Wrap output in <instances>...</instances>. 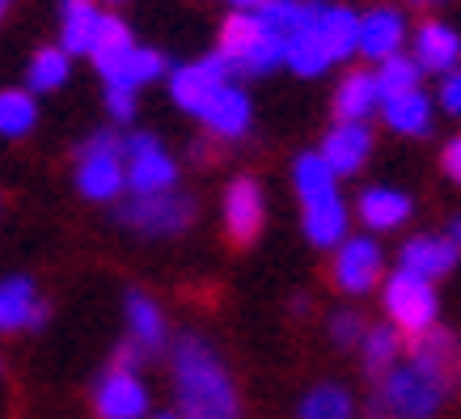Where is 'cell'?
Listing matches in <instances>:
<instances>
[{
    "instance_id": "16",
    "label": "cell",
    "mask_w": 461,
    "mask_h": 419,
    "mask_svg": "<svg viewBox=\"0 0 461 419\" xmlns=\"http://www.w3.org/2000/svg\"><path fill=\"white\" fill-rule=\"evenodd\" d=\"M313 34H318L321 51L330 56V64L356 56V42H360V14L348 5H318L313 17Z\"/></svg>"
},
{
    "instance_id": "9",
    "label": "cell",
    "mask_w": 461,
    "mask_h": 419,
    "mask_svg": "<svg viewBox=\"0 0 461 419\" xmlns=\"http://www.w3.org/2000/svg\"><path fill=\"white\" fill-rule=\"evenodd\" d=\"M330 276H335V284L348 296L373 293V288L381 284V276H385V254H381L377 238L360 233V238H343V241H339L335 259H330Z\"/></svg>"
},
{
    "instance_id": "29",
    "label": "cell",
    "mask_w": 461,
    "mask_h": 419,
    "mask_svg": "<svg viewBox=\"0 0 461 419\" xmlns=\"http://www.w3.org/2000/svg\"><path fill=\"white\" fill-rule=\"evenodd\" d=\"M169 72V64H166V56L157 51V47H136L131 56L119 64V68L106 77V85L111 89H131V94H140L144 85H153V81H161Z\"/></svg>"
},
{
    "instance_id": "14",
    "label": "cell",
    "mask_w": 461,
    "mask_h": 419,
    "mask_svg": "<svg viewBox=\"0 0 461 419\" xmlns=\"http://www.w3.org/2000/svg\"><path fill=\"white\" fill-rule=\"evenodd\" d=\"M199 123L208 127L216 140H241L246 132H250L254 123V106H250V94L241 89V85H224L221 94L203 106V114H199Z\"/></svg>"
},
{
    "instance_id": "39",
    "label": "cell",
    "mask_w": 461,
    "mask_h": 419,
    "mask_svg": "<svg viewBox=\"0 0 461 419\" xmlns=\"http://www.w3.org/2000/svg\"><path fill=\"white\" fill-rule=\"evenodd\" d=\"M224 5H229L233 14H254V9H258L263 0H224Z\"/></svg>"
},
{
    "instance_id": "6",
    "label": "cell",
    "mask_w": 461,
    "mask_h": 419,
    "mask_svg": "<svg viewBox=\"0 0 461 419\" xmlns=\"http://www.w3.org/2000/svg\"><path fill=\"white\" fill-rule=\"evenodd\" d=\"M123 169L131 196H166L178 191V161L161 149L153 132H131L123 136Z\"/></svg>"
},
{
    "instance_id": "10",
    "label": "cell",
    "mask_w": 461,
    "mask_h": 419,
    "mask_svg": "<svg viewBox=\"0 0 461 419\" xmlns=\"http://www.w3.org/2000/svg\"><path fill=\"white\" fill-rule=\"evenodd\" d=\"M94 411L98 419H144L149 415V386L131 369H106L94 386Z\"/></svg>"
},
{
    "instance_id": "26",
    "label": "cell",
    "mask_w": 461,
    "mask_h": 419,
    "mask_svg": "<svg viewBox=\"0 0 461 419\" xmlns=\"http://www.w3.org/2000/svg\"><path fill=\"white\" fill-rule=\"evenodd\" d=\"M313 14H318V0H263V5L254 9V17L280 42L313 26Z\"/></svg>"
},
{
    "instance_id": "24",
    "label": "cell",
    "mask_w": 461,
    "mask_h": 419,
    "mask_svg": "<svg viewBox=\"0 0 461 419\" xmlns=\"http://www.w3.org/2000/svg\"><path fill=\"white\" fill-rule=\"evenodd\" d=\"M398 267H406V271H415V276H423V279H440L457 267V250H453L448 238L423 233V238H411L402 246V263Z\"/></svg>"
},
{
    "instance_id": "23",
    "label": "cell",
    "mask_w": 461,
    "mask_h": 419,
    "mask_svg": "<svg viewBox=\"0 0 461 419\" xmlns=\"http://www.w3.org/2000/svg\"><path fill=\"white\" fill-rule=\"evenodd\" d=\"M140 42H136V34H131V26H127L123 17L106 14L98 26V39H94V47H89V59H94V68L102 72V81L111 77L119 64H123L131 51H136Z\"/></svg>"
},
{
    "instance_id": "33",
    "label": "cell",
    "mask_w": 461,
    "mask_h": 419,
    "mask_svg": "<svg viewBox=\"0 0 461 419\" xmlns=\"http://www.w3.org/2000/svg\"><path fill=\"white\" fill-rule=\"evenodd\" d=\"M318 17V14H313ZM284 64L296 72V77H321V72L330 68V56L321 51L318 34H313V26L301 30V34H293V39H284Z\"/></svg>"
},
{
    "instance_id": "38",
    "label": "cell",
    "mask_w": 461,
    "mask_h": 419,
    "mask_svg": "<svg viewBox=\"0 0 461 419\" xmlns=\"http://www.w3.org/2000/svg\"><path fill=\"white\" fill-rule=\"evenodd\" d=\"M440 166H445V174L461 187V136H453L445 144V153H440Z\"/></svg>"
},
{
    "instance_id": "20",
    "label": "cell",
    "mask_w": 461,
    "mask_h": 419,
    "mask_svg": "<svg viewBox=\"0 0 461 419\" xmlns=\"http://www.w3.org/2000/svg\"><path fill=\"white\" fill-rule=\"evenodd\" d=\"M381 111V89L373 72H348L335 89V119L339 123H368V114Z\"/></svg>"
},
{
    "instance_id": "40",
    "label": "cell",
    "mask_w": 461,
    "mask_h": 419,
    "mask_svg": "<svg viewBox=\"0 0 461 419\" xmlns=\"http://www.w3.org/2000/svg\"><path fill=\"white\" fill-rule=\"evenodd\" d=\"M448 241H453V250L461 254V216H453V221H448V233H445Z\"/></svg>"
},
{
    "instance_id": "42",
    "label": "cell",
    "mask_w": 461,
    "mask_h": 419,
    "mask_svg": "<svg viewBox=\"0 0 461 419\" xmlns=\"http://www.w3.org/2000/svg\"><path fill=\"white\" fill-rule=\"evenodd\" d=\"M9 5H14V0H0V17L9 14Z\"/></svg>"
},
{
    "instance_id": "12",
    "label": "cell",
    "mask_w": 461,
    "mask_h": 419,
    "mask_svg": "<svg viewBox=\"0 0 461 419\" xmlns=\"http://www.w3.org/2000/svg\"><path fill=\"white\" fill-rule=\"evenodd\" d=\"M402 47H406V14L402 9H393V5H377V9H368V14L360 17V42H356V56L381 64V59H390V56H402Z\"/></svg>"
},
{
    "instance_id": "17",
    "label": "cell",
    "mask_w": 461,
    "mask_h": 419,
    "mask_svg": "<svg viewBox=\"0 0 461 419\" xmlns=\"http://www.w3.org/2000/svg\"><path fill=\"white\" fill-rule=\"evenodd\" d=\"M318 153L335 174H356L373 153V132H368V123H335Z\"/></svg>"
},
{
    "instance_id": "4",
    "label": "cell",
    "mask_w": 461,
    "mask_h": 419,
    "mask_svg": "<svg viewBox=\"0 0 461 419\" xmlns=\"http://www.w3.org/2000/svg\"><path fill=\"white\" fill-rule=\"evenodd\" d=\"M77 191L94 204H111L127 191L123 169V136L114 132H94L77 149Z\"/></svg>"
},
{
    "instance_id": "36",
    "label": "cell",
    "mask_w": 461,
    "mask_h": 419,
    "mask_svg": "<svg viewBox=\"0 0 461 419\" xmlns=\"http://www.w3.org/2000/svg\"><path fill=\"white\" fill-rule=\"evenodd\" d=\"M106 114H111L114 123H131V119H136V94L106 85Z\"/></svg>"
},
{
    "instance_id": "19",
    "label": "cell",
    "mask_w": 461,
    "mask_h": 419,
    "mask_svg": "<svg viewBox=\"0 0 461 419\" xmlns=\"http://www.w3.org/2000/svg\"><path fill=\"white\" fill-rule=\"evenodd\" d=\"M123 314H127V343L140 356H153V351L166 348V318H161V305L153 296L127 293Z\"/></svg>"
},
{
    "instance_id": "5",
    "label": "cell",
    "mask_w": 461,
    "mask_h": 419,
    "mask_svg": "<svg viewBox=\"0 0 461 419\" xmlns=\"http://www.w3.org/2000/svg\"><path fill=\"white\" fill-rule=\"evenodd\" d=\"M381 301H385L390 326L398 331V335H411V339L428 335V331L436 326V314H440L432 279L415 276V271H406V267H398V271L385 276V293H381Z\"/></svg>"
},
{
    "instance_id": "27",
    "label": "cell",
    "mask_w": 461,
    "mask_h": 419,
    "mask_svg": "<svg viewBox=\"0 0 461 419\" xmlns=\"http://www.w3.org/2000/svg\"><path fill=\"white\" fill-rule=\"evenodd\" d=\"M72 77V56L64 51V47H39L34 56H30L26 64V89L39 98V94H56V89H64Z\"/></svg>"
},
{
    "instance_id": "21",
    "label": "cell",
    "mask_w": 461,
    "mask_h": 419,
    "mask_svg": "<svg viewBox=\"0 0 461 419\" xmlns=\"http://www.w3.org/2000/svg\"><path fill=\"white\" fill-rule=\"evenodd\" d=\"M356 212H360L364 229L385 233V229H398V224L411 221V196L393 191V187H368L356 199Z\"/></svg>"
},
{
    "instance_id": "41",
    "label": "cell",
    "mask_w": 461,
    "mask_h": 419,
    "mask_svg": "<svg viewBox=\"0 0 461 419\" xmlns=\"http://www.w3.org/2000/svg\"><path fill=\"white\" fill-rule=\"evenodd\" d=\"M153 419H178V411H161V415H153Z\"/></svg>"
},
{
    "instance_id": "28",
    "label": "cell",
    "mask_w": 461,
    "mask_h": 419,
    "mask_svg": "<svg viewBox=\"0 0 461 419\" xmlns=\"http://www.w3.org/2000/svg\"><path fill=\"white\" fill-rule=\"evenodd\" d=\"M293 187H296L301 208H305V204H318V199L339 196V174L321 161V153H301L293 161Z\"/></svg>"
},
{
    "instance_id": "13",
    "label": "cell",
    "mask_w": 461,
    "mask_h": 419,
    "mask_svg": "<svg viewBox=\"0 0 461 419\" xmlns=\"http://www.w3.org/2000/svg\"><path fill=\"white\" fill-rule=\"evenodd\" d=\"M47 322V301H39V288L30 276H9L0 284V335L14 331H39Z\"/></svg>"
},
{
    "instance_id": "43",
    "label": "cell",
    "mask_w": 461,
    "mask_h": 419,
    "mask_svg": "<svg viewBox=\"0 0 461 419\" xmlns=\"http://www.w3.org/2000/svg\"><path fill=\"white\" fill-rule=\"evenodd\" d=\"M411 5H440V0H411Z\"/></svg>"
},
{
    "instance_id": "18",
    "label": "cell",
    "mask_w": 461,
    "mask_h": 419,
    "mask_svg": "<svg viewBox=\"0 0 461 419\" xmlns=\"http://www.w3.org/2000/svg\"><path fill=\"white\" fill-rule=\"evenodd\" d=\"M106 9L98 0H59V47L68 56H89Z\"/></svg>"
},
{
    "instance_id": "15",
    "label": "cell",
    "mask_w": 461,
    "mask_h": 419,
    "mask_svg": "<svg viewBox=\"0 0 461 419\" xmlns=\"http://www.w3.org/2000/svg\"><path fill=\"white\" fill-rule=\"evenodd\" d=\"M415 64L420 72H436V77H445V72L461 68V34L448 22H423L415 30Z\"/></svg>"
},
{
    "instance_id": "30",
    "label": "cell",
    "mask_w": 461,
    "mask_h": 419,
    "mask_svg": "<svg viewBox=\"0 0 461 419\" xmlns=\"http://www.w3.org/2000/svg\"><path fill=\"white\" fill-rule=\"evenodd\" d=\"M39 127V98L30 94L26 85H9L0 89V136L22 140Z\"/></svg>"
},
{
    "instance_id": "25",
    "label": "cell",
    "mask_w": 461,
    "mask_h": 419,
    "mask_svg": "<svg viewBox=\"0 0 461 419\" xmlns=\"http://www.w3.org/2000/svg\"><path fill=\"white\" fill-rule=\"evenodd\" d=\"M381 119H385V127L398 132V136H428V132H432V98H428L423 89L385 98L381 102Z\"/></svg>"
},
{
    "instance_id": "37",
    "label": "cell",
    "mask_w": 461,
    "mask_h": 419,
    "mask_svg": "<svg viewBox=\"0 0 461 419\" xmlns=\"http://www.w3.org/2000/svg\"><path fill=\"white\" fill-rule=\"evenodd\" d=\"M436 98H440V111L461 114V68H453V72H445V77H440Z\"/></svg>"
},
{
    "instance_id": "31",
    "label": "cell",
    "mask_w": 461,
    "mask_h": 419,
    "mask_svg": "<svg viewBox=\"0 0 461 419\" xmlns=\"http://www.w3.org/2000/svg\"><path fill=\"white\" fill-rule=\"evenodd\" d=\"M398 351H402V335L393 331L390 322H385V326H373V331H364V339H360L364 373H368V378H385L393 364H398Z\"/></svg>"
},
{
    "instance_id": "7",
    "label": "cell",
    "mask_w": 461,
    "mask_h": 419,
    "mask_svg": "<svg viewBox=\"0 0 461 419\" xmlns=\"http://www.w3.org/2000/svg\"><path fill=\"white\" fill-rule=\"evenodd\" d=\"M195 199L182 196V191H166V196H131L119 208V221L136 233H149V238H174L182 229H191L195 221Z\"/></svg>"
},
{
    "instance_id": "2",
    "label": "cell",
    "mask_w": 461,
    "mask_h": 419,
    "mask_svg": "<svg viewBox=\"0 0 461 419\" xmlns=\"http://www.w3.org/2000/svg\"><path fill=\"white\" fill-rule=\"evenodd\" d=\"M174 394L178 419H241L238 386L208 339L182 335L174 343Z\"/></svg>"
},
{
    "instance_id": "1",
    "label": "cell",
    "mask_w": 461,
    "mask_h": 419,
    "mask_svg": "<svg viewBox=\"0 0 461 419\" xmlns=\"http://www.w3.org/2000/svg\"><path fill=\"white\" fill-rule=\"evenodd\" d=\"M461 381V343L453 331L432 326L428 335H420L406 351V360H398L381 378L368 419H432L440 406L448 403V394Z\"/></svg>"
},
{
    "instance_id": "35",
    "label": "cell",
    "mask_w": 461,
    "mask_h": 419,
    "mask_svg": "<svg viewBox=\"0 0 461 419\" xmlns=\"http://www.w3.org/2000/svg\"><path fill=\"white\" fill-rule=\"evenodd\" d=\"M364 318L360 314H335L330 318V339H335L339 348H360V339H364Z\"/></svg>"
},
{
    "instance_id": "44",
    "label": "cell",
    "mask_w": 461,
    "mask_h": 419,
    "mask_svg": "<svg viewBox=\"0 0 461 419\" xmlns=\"http://www.w3.org/2000/svg\"><path fill=\"white\" fill-rule=\"evenodd\" d=\"M102 5H123V0H102Z\"/></svg>"
},
{
    "instance_id": "3",
    "label": "cell",
    "mask_w": 461,
    "mask_h": 419,
    "mask_svg": "<svg viewBox=\"0 0 461 419\" xmlns=\"http://www.w3.org/2000/svg\"><path fill=\"white\" fill-rule=\"evenodd\" d=\"M216 56L229 64L233 77H267L284 64V42L254 14H229L216 39Z\"/></svg>"
},
{
    "instance_id": "34",
    "label": "cell",
    "mask_w": 461,
    "mask_h": 419,
    "mask_svg": "<svg viewBox=\"0 0 461 419\" xmlns=\"http://www.w3.org/2000/svg\"><path fill=\"white\" fill-rule=\"evenodd\" d=\"M377 89H381V102L385 98H398V94H411V89H420V64L411 56H390L377 64Z\"/></svg>"
},
{
    "instance_id": "8",
    "label": "cell",
    "mask_w": 461,
    "mask_h": 419,
    "mask_svg": "<svg viewBox=\"0 0 461 419\" xmlns=\"http://www.w3.org/2000/svg\"><path fill=\"white\" fill-rule=\"evenodd\" d=\"M233 81V72H229V64H224L216 51L203 59H191V64H178V68L169 72V98H174V106L186 114H203V106H208L216 94H221L224 85Z\"/></svg>"
},
{
    "instance_id": "32",
    "label": "cell",
    "mask_w": 461,
    "mask_h": 419,
    "mask_svg": "<svg viewBox=\"0 0 461 419\" xmlns=\"http://www.w3.org/2000/svg\"><path fill=\"white\" fill-rule=\"evenodd\" d=\"M296 419H356V403H351V394L335 381H321L313 390L301 398L296 406Z\"/></svg>"
},
{
    "instance_id": "11",
    "label": "cell",
    "mask_w": 461,
    "mask_h": 419,
    "mask_svg": "<svg viewBox=\"0 0 461 419\" xmlns=\"http://www.w3.org/2000/svg\"><path fill=\"white\" fill-rule=\"evenodd\" d=\"M263 221H267L263 187L254 178H233L229 191H224V233L238 246H250L263 233Z\"/></svg>"
},
{
    "instance_id": "22",
    "label": "cell",
    "mask_w": 461,
    "mask_h": 419,
    "mask_svg": "<svg viewBox=\"0 0 461 419\" xmlns=\"http://www.w3.org/2000/svg\"><path fill=\"white\" fill-rule=\"evenodd\" d=\"M348 204L339 196L330 199H318V204H305V216H301V224H305V238L318 246V250H335L339 241L348 238Z\"/></svg>"
}]
</instances>
